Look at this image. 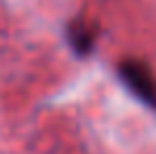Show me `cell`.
Listing matches in <instances>:
<instances>
[{
    "instance_id": "1",
    "label": "cell",
    "mask_w": 156,
    "mask_h": 154,
    "mask_svg": "<svg viewBox=\"0 0 156 154\" xmlns=\"http://www.w3.org/2000/svg\"><path fill=\"white\" fill-rule=\"evenodd\" d=\"M120 76L125 80V84L141 102L156 106V82L146 66H141L137 61H127L120 66Z\"/></svg>"
},
{
    "instance_id": "2",
    "label": "cell",
    "mask_w": 156,
    "mask_h": 154,
    "mask_svg": "<svg viewBox=\"0 0 156 154\" xmlns=\"http://www.w3.org/2000/svg\"><path fill=\"white\" fill-rule=\"evenodd\" d=\"M68 38L72 42V49L80 55H87L93 49V32L84 23H72L68 30Z\"/></svg>"
}]
</instances>
